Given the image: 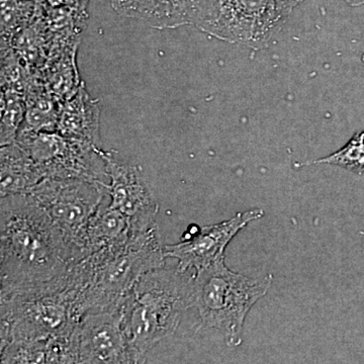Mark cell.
Listing matches in <instances>:
<instances>
[{
	"label": "cell",
	"instance_id": "cell-1",
	"mask_svg": "<svg viewBox=\"0 0 364 364\" xmlns=\"http://www.w3.org/2000/svg\"><path fill=\"white\" fill-rule=\"evenodd\" d=\"M75 254L28 195L0 200V296L42 286L66 274Z\"/></svg>",
	"mask_w": 364,
	"mask_h": 364
},
{
	"label": "cell",
	"instance_id": "cell-12",
	"mask_svg": "<svg viewBox=\"0 0 364 364\" xmlns=\"http://www.w3.org/2000/svg\"><path fill=\"white\" fill-rule=\"evenodd\" d=\"M205 0H112L114 9L158 30L196 26Z\"/></svg>",
	"mask_w": 364,
	"mask_h": 364
},
{
	"label": "cell",
	"instance_id": "cell-8",
	"mask_svg": "<svg viewBox=\"0 0 364 364\" xmlns=\"http://www.w3.org/2000/svg\"><path fill=\"white\" fill-rule=\"evenodd\" d=\"M16 143L35 160L46 178H78L109 186L107 151L58 132L20 131Z\"/></svg>",
	"mask_w": 364,
	"mask_h": 364
},
{
	"label": "cell",
	"instance_id": "cell-7",
	"mask_svg": "<svg viewBox=\"0 0 364 364\" xmlns=\"http://www.w3.org/2000/svg\"><path fill=\"white\" fill-rule=\"evenodd\" d=\"M28 195L51 220L78 262L82 260L86 231L109 198V186L85 179L48 177Z\"/></svg>",
	"mask_w": 364,
	"mask_h": 364
},
{
	"label": "cell",
	"instance_id": "cell-16",
	"mask_svg": "<svg viewBox=\"0 0 364 364\" xmlns=\"http://www.w3.org/2000/svg\"><path fill=\"white\" fill-rule=\"evenodd\" d=\"M136 235L140 234L136 233L130 219L109 205V196L87 228L83 255L85 258L102 249L124 245Z\"/></svg>",
	"mask_w": 364,
	"mask_h": 364
},
{
	"label": "cell",
	"instance_id": "cell-11",
	"mask_svg": "<svg viewBox=\"0 0 364 364\" xmlns=\"http://www.w3.org/2000/svg\"><path fill=\"white\" fill-rule=\"evenodd\" d=\"M109 205L130 219L136 234L157 226L159 205L136 165L117 159L107 151Z\"/></svg>",
	"mask_w": 364,
	"mask_h": 364
},
{
	"label": "cell",
	"instance_id": "cell-10",
	"mask_svg": "<svg viewBox=\"0 0 364 364\" xmlns=\"http://www.w3.org/2000/svg\"><path fill=\"white\" fill-rule=\"evenodd\" d=\"M78 363H134L123 326L122 306L87 313L75 330Z\"/></svg>",
	"mask_w": 364,
	"mask_h": 364
},
{
	"label": "cell",
	"instance_id": "cell-6",
	"mask_svg": "<svg viewBox=\"0 0 364 364\" xmlns=\"http://www.w3.org/2000/svg\"><path fill=\"white\" fill-rule=\"evenodd\" d=\"M291 13L282 0H205L195 26L225 42L260 49L269 44Z\"/></svg>",
	"mask_w": 364,
	"mask_h": 364
},
{
	"label": "cell",
	"instance_id": "cell-14",
	"mask_svg": "<svg viewBox=\"0 0 364 364\" xmlns=\"http://www.w3.org/2000/svg\"><path fill=\"white\" fill-rule=\"evenodd\" d=\"M100 117L98 102L90 97L85 85L81 83L77 92L62 102L57 132L69 138L85 141L102 147Z\"/></svg>",
	"mask_w": 364,
	"mask_h": 364
},
{
	"label": "cell",
	"instance_id": "cell-20",
	"mask_svg": "<svg viewBox=\"0 0 364 364\" xmlns=\"http://www.w3.org/2000/svg\"><path fill=\"white\" fill-rule=\"evenodd\" d=\"M308 164L336 165L353 173H364V132L355 134L344 147L329 156Z\"/></svg>",
	"mask_w": 364,
	"mask_h": 364
},
{
	"label": "cell",
	"instance_id": "cell-3",
	"mask_svg": "<svg viewBox=\"0 0 364 364\" xmlns=\"http://www.w3.org/2000/svg\"><path fill=\"white\" fill-rule=\"evenodd\" d=\"M75 267L42 286L0 296V347L73 334L82 318Z\"/></svg>",
	"mask_w": 364,
	"mask_h": 364
},
{
	"label": "cell",
	"instance_id": "cell-17",
	"mask_svg": "<svg viewBox=\"0 0 364 364\" xmlns=\"http://www.w3.org/2000/svg\"><path fill=\"white\" fill-rule=\"evenodd\" d=\"M61 107V100L48 90L40 76H33L26 92V116L20 131H58Z\"/></svg>",
	"mask_w": 364,
	"mask_h": 364
},
{
	"label": "cell",
	"instance_id": "cell-19",
	"mask_svg": "<svg viewBox=\"0 0 364 364\" xmlns=\"http://www.w3.org/2000/svg\"><path fill=\"white\" fill-rule=\"evenodd\" d=\"M25 116V95L14 90H1V126H0L1 147L16 142Z\"/></svg>",
	"mask_w": 364,
	"mask_h": 364
},
{
	"label": "cell",
	"instance_id": "cell-5",
	"mask_svg": "<svg viewBox=\"0 0 364 364\" xmlns=\"http://www.w3.org/2000/svg\"><path fill=\"white\" fill-rule=\"evenodd\" d=\"M273 275L251 279L232 272L225 259L195 272L193 306L202 324L223 335L229 347L242 343L244 324L251 308L269 291Z\"/></svg>",
	"mask_w": 364,
	"mask_h": 364
},
{
	"label": "cell",
	"instance_id": "cell-9",
	"mask_svg": "<svg viewBox=\"0 0 364 364\" xmlns=\"http://www.w3.org/2000/svg\"><path fill=\"white\" fill-rule=\"evenodd\" d=\"M264 215L262 208H251L238 213L231 219L205 227L193 225L178 243L164 247L165 257L177 260V268L182 272H195L225 259V250L235 236L249 223Z\"/></svg>",
	"mask_w": 364,
	"mask_h": 364
},
{
	"label": "cell",
	"instance_id": "cell-13",
	"mask_svg": "<svg viewBox=\"0 0 364 364\" xmlns=\"http://www.w3.org/2000/svg\"><path fill=\"white\" fill-rule=\"evenodd\" d=\"M0 359L2 364L78 363L75 331L42 341L11 342L0 347Z\"/></svg>",
	"mask_w": 364,
	"mask_h": 364
},
{
	"label": "cell",
	"instance_id": "cell-18",
	"mask_svg": "<svg viewBox=\"0 0 364 364\" xmlns=\"http://www.w3.org/2000/svg\"><path fill=\"white\" fill-rule=\"evenodd\" d=\"M40 9L33 0H1V51L11 49V41L36 20Z\"/></svg>",
	"mask_w": 364,
	"mask_h": 364
},
{
	"label": "cell",
	"instance_id": "cell-4",
	"mask_svg": "<svg viewBox=\"0 0 364 364\" xmlns=\"http://www.w3.org/2000/svg\"><path fill=\"white\" fill-rule=\"evenodd\" d=\"M165 259L158 227L124 245L86 256L75 264L82 280L83 315L119 309L142 275L165 264Z\"/></svg>",
	"mask_w": 364,
	"mask_h": 364
},
{
	"label": "cell",
	"instance_id": "cell-2",
	"mask_svg": "<svg viewBox=\"0 0 364 364\" xmlns=\"http://www.w3.org/2000/svg\"><path fill=\"white\" fill-rule=\"evenodd\" d=\"M166 263L142 275L122 305L123 326L134 363L171 336L182 313L193 306V275Z\"/></svg>",
	"mask_w": 364,
	"mask_h": 364
},
{
	"label": "cell",
	"instance_id": "cell-15",
	"mask_svg": "<svg viewBox=\"0 0 364 364\" xmlns=\"http://www.w3.org/2000/svg\"><path fill=\"white\" fill-rule=\"evenodd\" d=\"M46 176L39 165L18 143L0 149V198L28 195Z\"/></svg>",
	"mask_w": 364,
	"mask_h": 364
},
{
	"label": "cell",
	"instance_id": "cell-21",
	"mask_svg": "<svg viewBox=\"0 0 364 364\" xmlns=\"http://www.w3.org/2000/svg\"><path fill=\"white\" fill-rule=\"evenodd\" d=\"M343 1L347 2L352 6H359L364 4V0H343Z\"/></svg>",
	"mask_w": 364,
	"mask_h": 364
}]
</instances>
